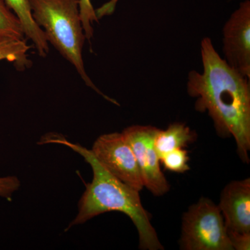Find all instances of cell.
I'll use <instances>...</instances> for the list:
<instances>
[{
  "instance_id": "1",
  "label": "cell",
  "mask_w": 250,
  "mask_h": 250,
  "mask_svg": "<svg viewBox=\"0 0 250 250\" xmlns=\"http://www.w3.org/2000/svg\"><path fill=\"white\" fill-rule=\"evenodd\" d=\"M203 72L188 74L187 93L196 98L195 110L208 113L221 138L232 136L237 154L250 164V79L232 68L219 56L210 38L201 42Z\"/></svg>"
},
{
  "instance_id": "2",
  "label": "cell",
  "mask_w": 250,
  "mask_h": 250,
  "mask_svg": "<svg viewBox=\"0 0 250 250\" xmlns=\"http://www.w3.org/2000/svg\"><path fill=\"white\" fill-rule=\"evenodd\" d=\"M42 143L63 145L80 154L91 166L93 178L87 184L79 202V211L67 229L86 223L90 219L110 211L124 213L134 223L139 236V248L143 250H164L155 229L151 223V215L141 202L139 191L123 183L108 172L97 160L90 149L78 143H72L62 136H47Z\"/></svg>"
},
{
  "instance_id": "3",
  "label": "cell",
  "mask_w": 250,
  "mask_h": 250,
  "mask_svg": "<svg viewBox=\"0 0 250 250\" xmlns=\"http://www.w3.org/2000/svg\"><path fill=\"white\" fill-rule=\"evenodd\" d=\"M31 14L47 42L75 67L85 84L115 104L116 100L97 88L85 72L82 49L85 36L81 21L80 0H29Z\"/></svg>"
},
{
  "instance_id": "4",
  "label": "cell",
  "mask_w": 250,
  "mask_h": 250,
  "mask_svg": "<svg viewBox=\"0 0 250 250\" xmlns=\"http://www.w3.org/2000/svg\"><path fill=\"white\" fill-rule=\"evenodd\" d=\"M179 243L182 250H233L218 206L205 197L184 213Z\"/></svg>"
},
{
  "instance_id": "5",
  "label": "cell",
  "mask_w": 250,
  "mask_h": 250,
  "mask_svg": "<svg viewBox=\"0 0 250 250\" xmlns=\"http://www.w3.org/2000/svg\"><path fill=\"white\" fill-rule=\"evenodd\" d=\"M100 164L123 183L138 191L144 188L132 148L122 133L102 135L90 149Z\"/></svg>"
},
{
  "instance_id": "6",
  "label": "cell",
  "mask_w": 250,
  "mask_h": 250,
  "mask_svg": "<svg viewBox=\"0 0 250 250\" xmlns=\"http://www.w3.org/2000/svg\"><path fill=\"white\" fill-rule=\"evenodd\" d=\"M159 129L150 125H132L123 131L132 148L144 187L156 197L163 196L170 189L161 171L160 159L154 147V139Z\"/></svg>"
},
{
  "instance_id": "7",
  "label": "cell",
  "mask_w": 250,
  "mask_h": 250,
  "mask_svg": "<svg viewBox=\"0 0 250 250\" xmlns=\"http://www.w3.org/2000/svg\"><path fill=\"white\" fill-rule=\"evenodd\" d=\"M225 60L250 80V1L240 4L223 28Z\"/></svg>"
},
{
  "instance_id": "8",
  "label": "cell",
  "mask_w": 250,
  "mask_h": 250,
  "mask_svg": "<svg viewBox=\"0 0 250 250\" xmlns=\"http://www.w3.org/2000/svg\"><path fill=\"white\" fill-rule=\"evenodd\" d=\"M218 207L228 233L250 234V179L233 181L220 193Z\"/></svg>"
},
{
  "instance_id": "9",
  "label": "cell",
  "mask_w": 250,
  "mask_h": 250,
  "mask_svg": "<svg viewBox=\"0 0 250 250\" xmlns=\"http://www.w3.org/2000/svg\"><path fill=\"white\" fill-rule=\"evenodd\" d=\"M5 1L21 21L24 36L33 42L39 56L47 57L49 51V42L43 31L33 18L29 0H5Z\"/></svg>"
},
{
  "instance_id": "10",
  "label": "cell",
  "mask_w": 250,
  "mask_h": 250,
  "mask_svg": "<svg viewBox=\"0 0 250 250\" xmlns=\"http://www.w3.org/2000/svg\"><path fill=\"white\" fill-rule=\"evenodd\" d=\"M197 133L182 123H174L166 130L159 129L154 139V147L159 159L164 154L182 149L195 142Z\"/></svg>"
},
{
  "instance_id": "11",
  "label": "cell",
  "mask_w": 250,
  "mask_h": 250,
  "mask_svg": "<svg viewBox=\"0 0 250 250\" xmlns=\"http://www.w3.org/2000/svg\"><path fill=\"white\" fill-rule=\"evenodd\" d=\"M29 48L24 39H0V61H8L19 70H25L31 65L27 58Z\"/></svg>"
},
{
  "instance_id": "12",
  "label": "cell",
  "mask_w": 250,
  "mask_h": 250,
  "mask_svg": "<svg viewBox=\"0 0 250 250\" xmlns=\"http://www.w3.org/2000/svg\"><path fill=\"white\" fill-rule=\"evenodd\" d=\"M24 36L21 21L5 0H0V39L22 40Z\"/></svg>"
},
{
  "instance_id": "13",
  "label": "cell",
  "mask_w": 250,
  "mask_h": 250,
  "mask_svg": "<svg viewBox=\"0 0 250 250\" xmlns=\"http://www.w3.org/2000/svg\"><path fill=\"white\" fill-rule=\"evenodd\" d=\"M188 161V151L183 148L174 149L160 158V162L165 170L177 173H184L190 170Z\"/></svg>"
},
{
  "instance_id": "14",
  "label": "cell",
  "mask_w": 250,
  "mask_h": 250,
  "mask_svg": "<svg viewBox=\"0 0 250 250\" xmlns=\"http://www.w3.org/2000/svg\"><path fill=\"white\" fill-rule=\"evenodd\" d=\"M80 11L85 39L90 41L93 36V23L98 22V15L90 0H80Z\"/></svg>"
},
{
  "instance_id": "15",
  "label": "cell",
  "mask_w": 250,
  "mask_h": 250,
  "mask_svg": "<svg viewBox=\"0 0 250 250\" xmlns=\"http://www.w3.org/2000/svg\"><path fill=\"white\" fill-rule=\"evenodd\" d=\"M20 187L21 182L15 176L0 177V196L11 200L13 194Z\"/></svg>"
},
{
  "instance_id": "16",
  "label": "cell",
  "mask_w": 250,
  "mask_h": 250,
  "mask_svg": "<svg viewBox=\"0 0 250 250\" xmlns=\"http://www.w3.org/2000/svg\"><path fill=\"white\" fill-rule=\"evenodd\" d=\"M229 238L231 242L233 250H250V234H240V233H228Z\"/></svg>"
}]
</instances>
